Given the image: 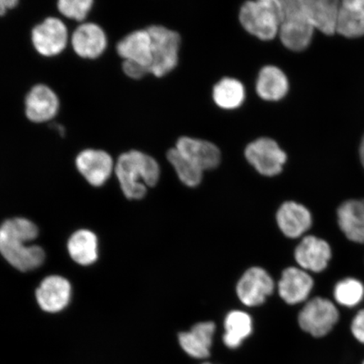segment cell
<instances>
[{
	"label": "cell",
	"mask_w": 364,
	"mask_h": 364,
	"mask_svg": "<svg viewBox=\"0 0 364 364\" xmlns=\"http://www.w3.org/2000/svg\"><path fill=\"white\" fill-rule=\"evenodd\" d=\"M39 235L33 221L21 217L9 218L0 225V256L21 272L40 269L46 262V252L36 244Z\"/></svg>",
	"instance_id": "cell-1"
},
{
	"label": "cell",
	"mask_w": 364,
	"mask_h": 364,
	"mask_svg": "<svg viewBox=\"0 0 364 364\" xmlns=\"http://www.w3.org/2000/svg\"><path fill=\"white\" fill-rule=\"evenodd\" d=\"M114 176L126 199L140 201L146 197L148 188L157 185L161 167L149 154L131 149L117 157Z\"/></svg>",
	"instance_id": "cell-2"
},
{
	"label": "cell",
	"mask_w": 364,
	"mask_h": 364,
	"mask_svg": "<svg viewBox=\"0 0 364 364\" xmlns=\"http://www.w3.org/2000/svg\"><path fill=\"white\" fill-rule=\"evenodd\" d=\"M283 12L280 0L245 2L240 11V21L250 34L270 41L279 34Z\"/></svg>",
	"instance_id": "cell-3"
},
{
	"label": "cell",
	"mask_w": 364,
	"mask_h": 364,
	"mask_svg": "<svg viewBox=\"0 0 364 364\" xmlns=\"http://www.w3.org/2000/svg\"><path fill=\"white\" fill-rule=\"evenodd\" d=\"M280 1L283 12L279 31L281 42L292 51H303L311 44L315 28L304 11L302 0Z\"/></svg>",
	"instance_id": "cell-4"
},
{
	"label": "cell",
	"mask_w": 364,
	"mask_h": 364,
	"mask_svg": "<svg viewBox=\"0 0 364 364\" xmlns=\"http://www.w3.org/2000/svg\"><path fill=\"white\" fill-rule=\"evenodd\" d=\"M147 30L152 40V63L149 73L161 78L174 70L178 63L180 35L162 26H151Z\"/></svg>",
	"instance_id": "cell-5"
},
{
	"label": "cell",
	"mask_w": 364,
	"mask_h": 364,
	"mask_svg": "<svg viewBox=\"0 0 364 364\" xmlns=\"http://www.w3.org/2000/svg\"><path fill=\"white\" fill-rule=\"evenodd\" d=\"M30 38L36 53L45 58H53L65 51L70 35L60 18L48 16L31 28Z\"/></svg>",
	"instance_id": "cell-6"
},
{
	"label": "cell",
	"mask_w": 364,
	"mask_h": 364,
	"mask_svg": "<svg viewBox=\"0 0 364 364\" xmlns=\"http://www.w3.org/2000/svg\"><path fill=\"white\" fill-rule=\"evenodd\" d=\"M115 161L111 154L101 149L87 148L77 154V171L92 188H100L110 181L115 170Z\"/></svg>",
	"instance_id": "cell-7"
},
{
	"label": "cell",
	"mask_w": 364,
	"mask_h": 364,
	"mask_svg": "<svg viewBox=\"0 0 364 364\" xmlns=\"http://www.w3.org/2000/svg\"><path fill=\"white\" fill-rule=\"evenodd\" d=\"M60 111V98L51 86L39 83L27 91L24 113L31 124L41 125L53 122Z\"/></svg>",
	"instance_id": "cell-8"
},
{
	"label": "cell",
	"mask_w": 364,
	"mask_h": 364,
	"mask_svg": "<svg viewBox=\"0 0 364 364\" xmlns=\"http://www.w3.org/2000/svg\"><path fill=\"white\" fill-rule=\"evenodd\" d=\"M339 313L329 299L317 297L309 301L299 315V324L304 331L315 338L328 334L338 321Z\"/></svg>",
	"instance_id": "cell-9"
},
{
	"label": "cell",
	"mask_w": 364,
	"mask_h": 364,
	"mask_svg": "<svg viewBox=\"0 0 364 364\" xmlns=\"http://www.w3.org/2000/svg\"><path fill=\"white\" fill-rule=\"evenodd\" d=\"M108 36L98 23L87 21L77 26L70 43L75 55L85 61L101 58L108 48Z\"/></svg>",
	"instance_id": "cell-10"
},
{
	"label": "cell",
	"mask_w": 364,
	"mask_h": 364,
	"mask_svg": "<svg viewBox=\"0 0 364 364\" xmlns=\"http://www.w3.org/2000/svg\"><path fill=\"white\" fill-rule=\"evenodd\" d=\"M248 162L261 175L275 176L284 169L287 154L275 140L261 138L250 143L245 150Z\"/></svg>",
	"instance_id": "cell-11"
},
{
	"label": "cell",
	"mask_w": 364,
	"mask_h": 364,
	"mask_svg": "<svg viewBox=\"0 0 364 364\" xmlns=\"http://www.w3.org/2000/svg\"><path fill=\"white\" fill-rule=\"evenodd\" d=\"M73 287L66 277L50 275L41 282L36 290V303L45 313L56 315L70 306Z\"/></svg>",
	"instance_id": "cell-12"
},
{
	"label": "cell",
	"mask_w": 364,
	"mask_h": 364,
	"mask_svg": "<svg viewBox=\"0 0 364 364\" xmlns=\"http://www.w3.org/2000/svg\"><path fill=\"white\" fill-rule=\"evenodd\" d=\"M275 289L274 281L262 267H252L244 273L236 287V293L245 306L256 307L265 303Z\"/></svg>",
	"instance_id": "cell-13"
},
{
	"label": "cell",
	"mask_w": 364,
	"mask_h": 364,
	"mask_svg": "<svg viewBox=\"0 0 364 364\" xmlns=\"http://www.w3.org/2000/svg\"><path fill=\"white\" fill-rule=\"evenodd\" d=\"M294 257L301 269L321 272L328 266L331 250L324 240L309 235L296 247Z\"/></svg>",
	"instance_id": "cell-14"
},
{
	"label": "cell",
	"mask_w": 364,
	"mask_h": 364,
	"mask_svg": "<svg viewBox=\"0 0 364 364\" xmlns=\"http://www.w3.org/2000/svg\"><path fill=\"white\" fill-rule=\"evenodd\" d=\"M116 52L124 61L138 63L149 70L152 63V40L148 30H136L125 36L117 43Z\"/></svg>",
	"instance_id": "cell-15"
},
{
	"label": "cell",
	"mask_w": 364,
	"mask_h": 364,
	"mask_svg": "<svg viewBox=\"0 0 364 364\" xmlns=\"http://www.w3.org/2000/svg\"><path fill=\"white\" fill-rule=\"evenodd\" d=\"M176 149L203 171L215 169L221 161L220 149L208 141L181 136Z\"/></svg>",
	"instance_id": "cell-16"
},
{
	"label": "cell",
	"mask_w": 364,
	"mask_h": 364,
	"mask_svg": "<svg viewBox=\"0 0 364 364\" xmlns=\"http://www.w3.org/2000/svg\"><path fill=\"white\" fill-rule=\"evenodd\" d=\"M314 286L312 277L298 267H289L279 282V294L287 304H297L308 299Z\"/></svg>",
	"instance_id": "cell-17"
},
{
	"label": "cell",
	"mask_w": 364,
	"mask_h": 364,
	"mask_svg": "<svg viewBox=\"0 0 364 364\" xmlns=\"http://www.w3.org/2000/svg\"><path fill=\"white\" fill-rule=\"evenodd\" d=\"M277 222L279 229L291 239L300 237L311 227V212L295 202H286L277 213Z\"/></svg>",
	"instance_id": "cell-18"
},
{
	"label": "cell",
	"mask_w": 364,
	"mask_h": 364,
	"mask_svg": "<svg viewBox=\"0 0 364 364\" xmlns=\"http://www.w3.org/2000/svg\"><path fill=\"white\" fill-rule=\"evenodd\" d=\"M213 322H200L189 331L181 332L179 343L183 351L190 357L203 359L210 356L213 335L215 332Z\"/></svg>",
	"instance_id": "cell-19"
},
{
	"label": "cell",
	"mask_w": 364,
	"mask_h": 364,
	"mask_svg": "<svg viewBox=\"0 0 364 364\" xmlns=\"http://www.w3.org/2000/svg\"><path fill=\"white\" fill-rule=\"evenodd\" d=\"M304 12L314 28L326 35L336 33L340 3L336 0H302Z\"/></svg>",
	"instance_id": "cell-20"
},
{
	"label": "cell",
	"mask_w": 364,
	"mask_h": 364,
	"mask_svg": "<svg viewBox=\"0 0 364 364\" xmlns=\"http://www.w3.org/2000/svg\"><path fill=\"white\" fill-rule=\"evenodd\" d=\"M67 250L68 256L77 265L93 266L99 260L98 236L92 230H77L68 239Z\"/></svg>",
	"instance_id": "cell-21"
},
{
	"label": "cell",
	"mask_w": 364,
	"mask_h": 364,
	"mask_svg": "<svg viewBox=\"0 0 364 364\" xmlns=\"http://www.w3.org/2000/svg\"><path fill=\"white\" fill-rule=\"evenodd\" d=\"M338 225L347 238L364 243V199L348 200L338 209Z\"/></svg>",
	"instance_id": "cell-22"
},
{
	"label": "cell",
	"mask_w": 364,
	"mask_h": 364,
	"mask_svg": "<svg viewBox=\"0 0 364 364\" xmlns=\"http://www.w3.org/2000/svg\"><path fill=\"white\" fill-rule=\"evenodd\" d=\"M336 33L348 38L364 35V0L340 3Z\"/></svg>",
	"instance_id": "cell-23"
},
{
	"label": "cell",
	"mask_w": 364,
	"mask_h": 364,
	"mask_svg": "<svg viewBox=\"0 0 364 364\" xmlns=\"http://www.w3.org/2000/svg\"><path fill=\"white\" fill-rule=\"evenodd\" d=\"M288 78L279 68L266 66L259 73L257 81V92L267 102H277L288 93Z\"/></svg>",
	"instance_id": "cell-24"
},
{
	"label": "cell",
	"mask_w": 364,
	"mask_h": 364,
	"mask_svg": "<svg viewBox=\"0 0 364 364\" xmlns=\"http://www.w3.org/2000/svg\"><path fill=\"white\" fill-rule=\"evenodd\" d=\"M225 333L223 341L226 347L236 349L252 333V318L247 313L234 311L228 314L225 320Z\"/></svg>",
	"instance_id": "cell-25"
},
{
	"label": "cell",
	"mask_w": 364,
	"mask_h": 364,
	"mask_svg": "<svg viewBox=\"0 0 364 364\" xmlns=\"http://www.w3.org/2000/svg\"><path fill=\"white\" fill-rule=\"evenodd\" d=\"M213 97L220 108L226 110L238 108L245 101L244 85L235 79H223L213 88Z\"/></svg>",
	"instance_id": "cell-26"
},
{
	"label": "cell",
	"mask_w": 364,
	"mask_h": 364,
	"mask_svg": "<svg viewBox=\"0 0 364 364\" xmlns=\"http://www.w3.org/2000/svg\"><path fill=\"white\" fill-rule=\"evenodd\" d=\"M168 161L174 167L178 177L186 186L195 188L201 183L203 171L189 161L188 158L175 149H171L167 154Z\"/></svg>",
	"instance_id": "cell-27"
},
{
	"label": "cell",
	"mask_w": 364,
	"mask_h": 364,
	"mask_svg": "<svg viewBox=\"0 0 364 364\" xmlns=\"http://www.w3.org/2000/svg\"><path fill=\"white\" fill-rule=\"evenodd\" d=\"M363 296L364 286L360 281L355 279H344L335 287L336 301L343 306L351 308L358 306Z\"/></svg>",
	"instance_id": "cell-28"
},
{
	"label": "cell",
	"mask_w": 364,
	"mask_h": 364,
	"mask_svg": "<svg viewBox=\"0 0 364 364\" xmlns=\"http://www.w3.org/2000/svg\"><path fill=\"white\" fill-rule=\"evenodd\" d=\"M95 4L93 0H59L56 8L66 19L84 23L92 12Z\"/></svg>",
	"instance_id": "cell-29"
},
{
	"label": "cell",
	"mask_w": 364,
	"mask_h": 364,
	"mask_svg": "<svg viewBox=\"0 0 364 364\" xmlns=\"http://www.w3.org/2000/svg\"><path fill=\"white\" fill-rule=\"evenodd\" d=\"M122 70L127 78L134 80H139L149 75L146 67L129 61H124L122 63Z\"/></svg>",
	"instance_id": "cell-30"
},
{
	"label": "cell",
	"mask_w": 364,
	"mask_h": 364,
	"mask_svg": "<svg viewBox=\"0 0 364 364\" xmlns=\"http://www.w3.org/2000/svg\"><path fill=\"white\" fill-rule=\"evenodd\" d=\"M353 335L359 343L364 344V309L359 311L354 317L352 326Z\"/></svg>",
	"instance_id": "cell-31"
},
{
	"label": "cell",
	"mask_w": 364,
	"mask_h": 364,
	"mask_svg": "<svg viewBox=\"0 0 364 364\" xmlns=\"http://www.w3.org/2000/svg\"><path fill=\"white\" fill-rule=\"evenodd\" d=\"M19 0H0V18L8 15L9 12L15 11L19 7Z\"/></svg>",
	"instance_id": "cell-32"
},
{
	"label": "cell",
	"mask_w": 364,
	"mask_h": 364,
	"mask_svg": "<svg viewBox=\"0 0 364 364\" xmlns=\"http://www.w3.org/2000/svg\"><path fill=\"white\" fill-rule=\"evenodd\" d=\"M360 158H361V162L364 167V136H363V139L362 141V144H361V146H360Z\"/></svg>",
	"instance_id": "cell-33"
},
{
	"label": "cell",
	"mask_w": 364,
	"mask_h": 364,
	"mask_svg": "<svg viewBox=\"0 0 364 364\" xmlns=\"http://www.w3.org/2000/svg\"><path fill=\"white\" fill-rule=\"evenodd\" d=\"M203 364H212V363H203Z\"/></svg>",
	"instance_id": "cell-34"
},
{
	"label": "cell",
	"mask_w": 364,
	"mask_h": 364,
	"mask_svg": "<svg viewBox=\"0 0 364 364\" xmlns=\"http://www.w3.org/2000/svg\"><path fill=\"white\" fill-rule=\"evenodd\" d=\"M363 364H364V362L363 363Z\"/></svg>",
	"instance_id": "cell-35"
}]
</instances>
